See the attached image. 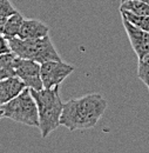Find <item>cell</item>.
<instances>
[{
  "label": "cell",
  "mask_w": 149,
  "mask_h": 153,
  "mask_svg": "<svg viewBox=\"0 0 149 153\" xmlns=\"http://www.w3.org/2000/svg\"><path fill=\"white\" fill-rule=\"evenodd\" d=\"M106 110V99L97 93L71 99L63 104L60 125L69 131L88 130L99 123Z\"/></svg>",
  "instance_id": "obj_1"
},
{
  "label": "cell",
  "mask_w": 149,
  "mask_h": 153,
  "mask_svg": "<svg viewBox=\"0 0 149 153\" xmlns=\"http://www.w3.org/2000/svg\"><path fill=\"white\" fill-rule=\"evenodd\" d=\"M31 93L37 102L39 126L42 138H47L60 126V117L63 102L60 97V86L42 90H31Z\"/></svg>",
  "instance_id": "obj_2"
},
{
  "label": "cell",
  "mask_w": 149,
  "mask_h": 153,
  "mask_svg": "<svg viewBox=\"0 0 149 153\" xmlns=\"http://www.w3.org/2000/svg\"><path fill=\"white\" fill-rule=\"evenodd\" d=\"M11 52L17 57L31 59L39 64L48 60H61L49 36L35 39H21L19 37L8 40Z\"/></svg>",
  "instance_id": "obj_3"
},
{
  "label": "cell",
  "mask_w": 149,
  "mask_h": 153,
  "mask_svg": "<svg viewBox=\"0 0 149 153\" xmlns=\"http://www.w3.org/2000/svg\"><path fill=\"white\" fill-rule=\"evenodd\" d=\"M0 106L2 110L4 118L11 119L13 121H17L31 127L39 126L37 102L28 87H26L15 98L11 99L10 101Z\"/></svg>",
  "instance_id": "obj_4"
},
{
  "label": "cell",
  "mask_w": 149,
  "mask_h": 153,
  "mask_svg": "<svg viewBox=\"0 0 149 153\" xmlns=\"http://www.w3.org/2000/svg\"><path fill=\"white\" fill-rule=\"evenodd\" d=\"M75 67L61 60H48L40 64V76L44 88L60 86L61 82L74 72Z\"/></svg>",
  "instance_id": "obj_5"
},
{
  "label": "cell",
  "mask_w": 149,
  "mask_h": 153,
  "mask_svg": "<svg viewBox=\"0 0 149 153\" xmlns=\"http://www.w3.org/2000/svg\"><path fill=\"white\" fill-rule=\"evenodd\" d=\"M15 76L22 80L30 90H42V80L40 76V64L31 60L17 57L15 59Z\"/></svg>",
  "instance_id": "obj_6"
},
{
  "label": "cell",
  "mask_w": 149,
  "mask_h": 153,
  "mask_svg": "<svg viewBox=\"0 0 149 153\" xmlns=\"http://www.w3.org/2000/svg\"><path fill=\"white\" fill-rule=\"evenodd\" d=\"M122 25L128 36L131 48L134 50L137 58L140 59L147 54L149 52V32L134 26L125 18H122Z\"/></svg>",
  "instance_id": "obj_7"
},
{
  "label": "cell",
  "mask_w": 149,
  "mask_h": 153,
  "mask_svg": "<svg viewBox=\"0 0 149 153\" xmlns=\"http://www.w3.org/2000/svg\"><path fill=\"white\" fill-rule=\"evenodd\" d=\"M26 88L22 80L17 76L0 79V105L15 98Z\"/></svg>",
  "instance_id": "obj_8"
},
{
  "label": "cell",
  "mask_w": 149,
  "mask_h": 153,
  "mask_svg": "<svg viewBox=\"0 0 149 153\" xmlns=\"http://www.w3.org/2000/svg\"><path fill=\"white\" fill-rule=\"evenodd\" d=\"M49 36V28L46 24L38 19H24L19 38L21 39H35Z\"/></svg>",
  "instance_id": "obj_9"
},
{
  "label": "cell",
  "mask_w": 149,
  "mask_h": 153,
  "mask_svg": "<svg viewBox=\"0 0 149 153\" xmlns=\"http://www.w3.org/2000/svg\"><path fill=\"white\" fill-rule=\"evenodd\" d=\"M15 59L13 52L0 54V79H6L15 76Z\"/></svg>",
  "instance_id": "obj_10"
},
{
  "label": "cell",
  "mask_w": 149,
  "mask_h": 153,
  "mask_svg": "<svg viewBox=\"0 0 149 153\" xmlns=\"http://www.w3.org/2000/svg\"><path fill=\"white\" fill-rule=\"evenodd\" d=\"M24 19H25V18H24L19 12L12 14V16H10V17L7 18V20H6V24H5L4 37L6 39H8V40L18 37Z\"/></svg>",
  "instance_id": "obj_11"
},
{
  "label": "cell",
  "mask_w": 149,
  "mask_h": 153,
  "mask_svg": "<svg viewBox=\"0 0 149 153\" xmlns=\"http://www.w3.org/2000/svg\"><path fill=\"white\" fill-rule=\"evenodd\" d=\"M120 10L129 11L131 13L139 16H148L149 17V4L140 0H125L121 1Z\"/></svg>",
  "instance_id": "obj_12"
},
{
  "label": "cell",
  "mask_w": 149,
  "mask_h": 153,
  "mask_svg": "<svg viewBox=\"0 0 149 153\" xmlns=\"http://www.w3.org/2000/svg\"><path fill=\"white\" fill-rule=\"evenodd\" d=\"M122 18L127 19L131 24H133L134 26L147 31L149 32V17L148 16H139L135 13H131L129 11H125V10H120Z\"/></svg>",
  "instance_id": "obj_13"
},
{
  "label": "cell",
  "mask_w": 149,
  "mask_h": 153,
  "mask_svg": "<svg viewBox=\"0 0 149 153\" xmlns=\"http://www.w3.org/2000/svg\"><path fill=\"white\" fill-rule=\"evenodd\" d=\"M137 76L139 79L146 85H149V52L139 59L137 66Z\"/></svg>",
  "instance_id": "obj_14"
},
{
  "label": "cell",
  "mask_w": 149,
  "mask_h": 153,
  "mask_svg": "<svg viewBox=\"0 0 149 153\" xmlns=\"http://www.w3.org/2000/svg\"><path fill=\"white\" fill-rule=\"evenodd\" d=\"M17 12L18 11L13 6L11 0H0V18H8Z\"/></svg>",
  "instance_id": "obj_15"
},
{
  "label": "cell",
  "mask_w": 149,
  "mask_h": 153,
  "mask_svg": "<svg viewBox=\"0 0 149 153\" xmlns=\"http://www.w3.org/2000/svg\"><path fill=\"white\" fill-rule=\"evenodd\" d=\"M8 52H11V47H10L8 39L5 38L4 34H0V54L8 53Z\"/></svg>",
  "instance_id": "obj_16"
},
{
  "label": "cell",
  "mask_w": 149,
  "mask_h": 153,
  "mask_svg": "<svg viewBox=\"0 0 149 153\" xmlns=\"http://www.w3.org/2000/svg\"><path fill=\"white\" fill-rule=\"evenodd\" d=\"M6 20H7V18H0V34H4V30H5Z\"/></svg>",
  "instance_id": "obj_17"
},
{
  "label": "cell",
  "mask_w": 149,
  "mask_h": 153,
  "mask_svg": "<svg viewBox=\"0 0 149 153\" xmlns=\"http://www.w3.org/2000/svg\"><path fill=\"white\" fill-rule=\"evenodd\" d=\"M4 118V114H2V110H1V106H0V119Z\"/></svg>",
  "instance_id": "obj_18"
},
{
  "label": "cell",
  "mask_w": 149,
  "mask_h": 153,
  "mask_svg": "<svg viewBox=\"0 0 149 153\" xmlns=\"http://www.w3.org/2000/svg\"><path fill=\"white\" fill-rule=\"evenodd\" d=\"M121 1H125V0H121ZM140 1H145V2H147V4H149V0H140Z\"/></svg>",
  "instance_id": "obj_19"
},
{
  "label": "cell",
  "mask_w": 149,
  "mask_h": 153,
  "mask_svg": "<svg viewBox=\"0 0 149 153\" xmlns=\"http://www.w3.org/2000/svg\"><path fill=\"white\" fill-rule=\"evenodd\" d=\"M147 87H148V91H149V85H148V86H147Z\"/></svg>",
  "instance_id": "obj_20"
}]
</instances>
